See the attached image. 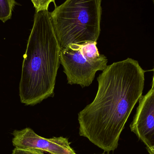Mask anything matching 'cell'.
<instances>
[{"instance_id":"7c38bea8","label":"cell","mask_w":154,"mask_h":154,"mask_svg":"<svg viewBox=\"0 0 154 154\" xmlns=\"http://www.w3.org/2000/svg\"><path fill=\"white\" fill-rule=\"evenodd\" d=\"M154 4V0H152Z\"/></svg>"},{"instance_id":"7a4b0ae2","label":"cell","mask_w":154,"mask_h":154,"mask_svg":"<svg viewBox=\"0 0 154 154\" xmlns=\"http://www.w3.org/2000/svg\"><path fill=\"white\" fill-rule=\"evenodd\" d=\"M23 56L19 84L21 102L34 106L53 97L60 45L48 10L36 11Z\"/></svg>"},{"instance_id":"30bf717a","label":"cell","mask_w":154,"mask_h":154,"mask_svg":"<svg viewBox=\"0 0 154 154\" xmlns=\"http://www.w3.org/2000/svg\"><path fill=\"white\" fill-rule=\"evenodd\" d=\"M146 149L149 154H154V145L151 147L146 148Z\"/></svg>"},{"instance_id":"4fadbf2b","label":"cell","mask_w":154,"mask_h":154,"mask_svg":"<svg viewBox=\"0 0 154 154\" xmlns=\"http://www.w3.org/2000/svg\"><path fill=\"white\" fill-rule=\"evenodd\" d=\"M105 154V153H103V154Z\"/></svg>"},{"instance_id":"9c48e42d","label":"cell","mask_w":154,"mask_h":154,"mask_svg":"<svg viewBox=\"0 0 154 154\" xmlns=\"http://www.w3.org/2000/svg\"><path fill=\"white\" fill-rule=\"evenodd\" d=\"M12 154H45L41 150L34 149H20L15 148L13 151Z\"/></svg>"},{"instance_id":"5b68a950","label":"cell","mask_w":154,"mask_h":154,"mask_svg":"<svg viewBox=\"0 0 154 154\" xmlns=\"http://www.w3.org/2000/svg\"><path fill=\"white\" fill-rule=\"evenodd\" d=\"M13 145L20 149H34L50 154H77L68 139L63 137L46 138L39 136L29 128L13 132Z\"/></svg>"},{"instance_id":"3957f363","label":"cell","mask_w":154,"mask_h":154,"mask_svg":"<svg viewBox=\"0 0 154 154\" xmlns=\"http://www.w3.org/2000/svg\"><path fill=\"white\" fill-rule=\"evenodd\" d=\"M101 0H66L51 13L60 48L97 42L100 32Z\"/></svg>"},{"instance_id":"6da1fadb","label":"cell","mask_w":154,"mask_h":154,"mask_svg":"<svg viewBox=\"0 0 154 154\" xmlns=\"http://www.w3.org/2000/svg\"><path fill=\"white\" fill-rule=\"evenodd\" d=\"M145 72L131 58L115 62L98 77L93 101L78 114L79 134L109 153L118 147L120 134L142 97Z\"/></svg>"},{"instance_id":"ba28073f","label":"cell","mask_w":154,"mask_h":154,"mask_svg":"<svg viewBox=\"0 0 154 154\" xmlns=\"http://www.w3.org/2000/svg\"><path fill=\"white\" fill-rule=\"evenodd\" d=\"M36 11L48 10L49 5L51 2L55 5V0H31Z\"/></svg>"},{"instance_id":"8fae6325","label":"cell","mask_w":154,"mask_h":154,"mask_svg":"<svg viewBox=\"0 0 154 154\" xmlns=\"http://www.w3.org/2000/svg\"><path fill=\"white\" fill-rule=\"evenodd\" d=\"M152 88L154 89V76L153 78L152 86Z\"/></svg>"},{"instance_id":"8992f818","label":"cell","mask_w":154,"mask_h":154,"mask_svg":"<svg viewBox=\"0 0 154 154\" xmlns=\"http://www.w3.org/2000/svg\"><path fill=\"white\" fill-rule=\"evenodd\" d=\"M139 100V106L130 128L148 148L154 145V89L152 88Z\"/></svg>"},{"instance_id":"277c9868","label":"cell","mask_w":154,"mask_h":154,"mask_svg":"<svg viewBox=\"0 0 154 154\" xmlns=\"http://www.w3.org/2000/svg\"><path fill=\"white\" fill-rule=\"evenodd\" d=\"M97 45V42H90L71 44L61 49L60 60L69 84L88 87L97 71L106 68L107 59L99 53Z\"/></svg>"},{"instance_id":"52a82bcc","label":"cell","mask_w":154,"mask_h":154,"mask_svg":"<svg viewBox=\"0 0 154 154\" xmlns=\"http://www.w3.org/2000/svg\"><path fill=\"white\" fill-rule=\"evenodd\" d=\"M15 0H0V20L5 23L11 18Z\"/></svg>"}]
</instances>
